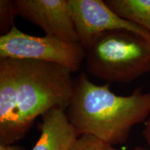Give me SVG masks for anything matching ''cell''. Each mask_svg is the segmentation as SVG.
<instances>
[{
	"label": "cell",
	"mask_w": 150,
	"mask_h": 150,
	"mask_svg": "<svg viewBox=\"0 0 150 150\" xmlns=\"http://www.w3.org/2000/svg\"><path fill=\"white\" fill-rule=\"evenodd\" d=\"M99 147H100L102 150H118L117 149H115L113 146H111L108 144L105 143V142L101 141L100 140H99ZM134 150H150L149 148L147 149V148H144L142 147H139V146H137L134 149Z\"/></svg>",
	"instance_id": "obj_13"
},
{
	"label": "cell",
	"mask_w": 150,
	"mask_h": 150,
	"mask_svg": "<svg viewBox=\"0 0 150 150\" xmlns=\"http://www.w3.org/2000/svg\"><path fill=\"white\" fill-rule=\"evenodd\" d=\"M69 150H102L99 139L91 135H81Z\"/></svg>",
	"instance_id": "obj_11"
},
{
	"label": "cell",
	"mask_w": 150,
	"mask_h": 150,
	"mask_svg": "<svg viewBox=\"0 0 150 150\" xmlns=\"http://www.w3.org/2000/svg\"><path fill=\"white\" fill-rule=\"evenodd\" d=\"M24 136L20 127L13 61L0 59V145H14Z\"/></svg>",
	"instance_id": "obj_7"
},
{
	"label": "cell",
	"mask_w": 150,
	"mask_h": 150,
	"mask_svg": "<svg viewBox=\"0 0 150 150\" xmlns=\"http://www.w3.org/2000/svg\"><path fill=\"white\" fill-rule=\"evenodd\" d=\"M20 16L42 29L45 35L65 42H79L70 0H15Z\"/></svg>",
	"instance_id": "obj_6"
},
{
	"label": "cell",
	"mask_w": 150,
	"mask_h": 150,
	"mask_svg": "<svg viewBox=\"0 0 150 150\" xmlns=\"http://www.w3.org/2000/svg\"><path fill=\"white\" fill-rule=\"evenodd\" d=\"M86 50V68L107 83H130L150 72V41L134 31H105Z\"/></svg>",
	"instance_id": "obj_3"
},
{
	"label": "cell",
	"mask_w": 150,
	"mask_h": 150,
	"mask_svg": "<svg viewBox=\"0 0 150 150\" xmlns=\"http://www.w3.org/2000/svg\"><path fill=\"white\" fill-rule=\"evenodd\" d=\"M86 50L80 42L68 43L45 35L33 36L16 26L0 37V59H29L63 65L73 72L85 60Z\"/></svg>",
	"instance_id": "obj_4"
},
{
	"label": "cell",
	"mask_w": 150,
	"mask_h": 150,
	"mask_svg": "<svg viewBox=\"0 0 150 150\" xmlns=\"http://www.w3.org/2000/svg\"><path fill=\"white\" fill-rule=\"evenodd\" d=\"M68 120L81 135L93 136L111 146L126 143L133 127L150 115V91L141 87L128 96L110 91V83L96 85L84 72L74 80Z\"/></svg>",
	"instance_id": "obj_1"
},
{
	"label": "cell",
	"mask_w": 150,
	"mask_h": 150,
	"mask_svg": "<svg viewBox=\"0 0 150 150\" xmlns=\"http://www.w3.org/2000/svg\"><path fill=\"white\" fill-rule=\"evenodd\" d=\"M0 150H24L21 146L16 145H0Z\"/></svg>",
	"instance_id": "obj_14"
},
{
	"label": "cell",
	"mask_w": 150,
	"mask_h": 150,
	"mask_svg": "<svg viewBox=\"0 0 150 150\" xmlns=\"http://www.w3.org/2000/svg\"><path fill=\"white\" fill-rule=\"evenodd\" d=\"M104 2L118 16L150 33V0H105Z\"/></svg>",
	"instance_id": "obj_9"
},
{
	"label": "cell",
	"mask_w": 150,
	"mask_h": 150,
	"mask_svg": "<svg viewBox=\"0 0 150 150\" xmlns=\"http://www.w3.org/2000/svg\"><path fill=\"white\" fill-rule=\"evenodd\" d=\"M17 16L13 1H0V32L1 35L8 33L14 27L15 18Z\"/></svg>",
	"instance_id": "obj_10"
},
{
	"label": "cell",
	"mask_w": 150,
	"mask_h": 150,
	"mask_svg": "<svg viewBox=\"0 0 150 150\" xmlns=\"http://www.w3.org/2000/svg\"><path fill=\"white\" fill-rule=\"evenodd\" d=\"M41 117L40 138L31 150H69L80 136L63 108H51Z\"/></svg>",
	"instance_id": "obj_8"
},
{
	"label": "cell",
	"mask_w": 150,
	"mask_h": 150,
	"mask_svg": "<svg viewBox=\"0 0 150 150\" xmlns=\"http://www.w3.org/2000/svg\"><path fill=\"white\" fill-rule=\"evenodd\" d=\"M79 42L86 50L105 31L127 29L150 41V33L137 24L120 18L102 0H70Z\"/></svg>",
	"instance_id": "obj_5"
},
{
	"label": "cell",
	"mask_w": 150,
	"mask_h": 150,
	"mask_svg": "<svg viewBox=\"0 0 150 150\" xmlns=\"http://www.w3.org/2000/svg\"><path fill=\"white\" fill-rule=\"evenodd\" d=\"M142 136L150 149V115L145 122V127L142 131Z\"/></svg>",
	"instance_id": "obj_12"
},
{
	"label": "cell",
	"mask_w": 150,
	"mask_h": 150,
	"mask_svg": "<svg viewBox=\"0 0 150 150\" xmlns=\"http://www.w3.org/2000/svg\"><path fill=\"white\" fill-rule=\"evenodd\" d=\"M13 61L20 127L26 136L37 117L53 108L67 109L74 80L72 71L59 64L29 59Z\"/></svg>",
	"instance_id": "obj_2"
}]
</instances>
